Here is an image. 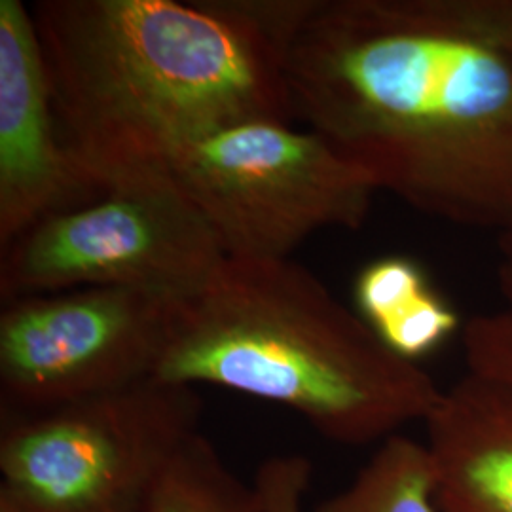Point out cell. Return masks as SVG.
<instances>
[{"label":"cell","instance_id":"6da1fadb","mask_svg":"<svg viewBox=\"0 0 512 512\" xmlns=\"http://www.w3.org/2000/svg\"><path fill=\"white\" fill-rule=\"evenodd\" d=\"M294 118L382 192L512 226V0H310L287 52Z\"/></svg>","mask_w":512,"mask_h":512},{"label":"cell","instance_id":"7a4b0ae2","mask_svg":"<svg viewBox=\"0 0 512 512\" xmlns=\"http://www.w3.org/2000/svg\"><path fill=\"white\" fill-rule=\"evenodd\" d=\"M308 2H37L55 110L93 181L109 192L222 129L293 122L287 52Z\"/></svg>","mask_w":512,"mask_h":512},{"label":"cell","instance_id":"3957f363","mask_svg":"<svg viewBox=\"0 0 512 512\" xmlns=\"http://www.w3.org/2000/svg\"><path fill=\"white\" fill-rule=\"evenodd\" d=\"M156 378L217 385L370 444L435 410L442 389L291 258H232L177 304Z\"/></svg>","mask_w":512,"mask_h":512},{"label":"cell","instance_id":"277c9868","mask_svg":"<svg viewBox=\"0 0 512 512\" xmlns=\"http://www.w3.org/2000/svg\"><path fill=\"white\" fill-rule=\"evenodd\" d=\"M196 387L156 376L54 408L2 414L0 497L19 512H143L200 433Z\"/></svg>","mask_w":512,"mask_h":512},{"label":"cell","instance_id":"5b68a950","mask_svg":"<svg viewBox=\"0 0 512 512\" xmlns=\"http://www.w3.org/2000/svg\"><path fill=\"white\" fill-rule=\"evenodd\" d=\"M169 173L232 258H289L317 230H357L380 192L323 135L275 120L209 135Z\"/></svg>","mask_w":512,"mask_h":512},{"label":"cell","instance_id":"8992f818","mask_svg":"<svg viewBox=\"0 0 512 512\" xmlns=\"http://www.w3.org/2000/svg\"><path fill=\"white\" fill-rule=\"evenodd\" d=\"M224 260L209 220L167 171L23 232L2 249L0 296L122 287L184 300Z\"/></svg>","mask_w":512,"mask_h":512},{"label":"cell","instance_id":"52a82bcc","mask_svg":"<svg viewBox=\"0 0 512 512\" xmlns=\"http://www.w3.org/2000/svg\"><path fill=\"white\" fill-rule=\"evenodd\" d=\"M181 300L86 287L8 300L0 313L2 414H25L156 376Z\"/></svg>","mask_w":512,"mask_h":512},{"label":"cell","instance_id":"ba28073f","mask_svg":"<svg viewBox=\"0 0 512 512\" xmlns=\"http://www.w3.org/2000/svg\"><path fill=\"white\" fill-rule=\"evenodd\" d=\"M105 194L61 128L31 8L0 0V249Z\"/></svg>","mask_w":512,"mask_h":512},{"label":"cell","instance_id":"9c48e42d","mask_svg":"<svg viewBox=\"0 0 512 512\" xmlns=\"http://www.w3.org/2000/svg\"><path fill=\"white\" fill-rule=\"evenodd\" d=\"M425 427L439 512H512V387L467 372Z\"/></svg>","mask_w":512,"mask_h":512},{"label":"cell","instance_id":"30bf717a","mask_svg":"<svg viewBox=\"0 0 512 512\" xmlns=\"http://www.w3.org/2000/svg\"><path fill=\"white\" fill-rule=\"evenodd\" d=\"M353 293L366 325L387 348L412 363L463 329L458 311L431 287L420 264L406 256H384L366 264Z\"/></svg>","mask_w":512,"mask_h":512},{"label":"cell","instance_id":"8fae6325","mask_svg":"<svg viewBox=\"0 0 512 512\" xmlns=\"http://www.w3.org/2000/svg\"><path fill=\"white\" fill-rule=\"evenodd\" d=\"M315 512H439L427 446L403 435L385 439L348 488Z\"/></svg>","mask_w":512,"mask_h":512},{"label":"cell","instance_id":"7c38bea8","mask_svg":"<svg viewBox=\"0 0 512 512\" xmlns=\"http://www.w3.org/2000/svg\"><path fill=\"white\" fill-rule=\"evenodd\" d=\"M143 512H262V503L198 433L165 465Z\"/></svg>","mask_w":512,"mask_h":512},{"label":"cell","instance_id":"4fadbf2b","mask_svg":"<svg viewBox=\"0 0 512 512\" xmlns=\"http://www.w3.org/2000/svg\"><path fill=\"white\" fill-rule=\"evenodd\" d=\"M497 285L501 294L497 310L478 313L463 325V353L469 374L512 387L511 262H501Z\"/></svg>","mask_w":512,"mask_h":512},{"label":"cell","instance_id":"5bb4252c","mask_svg":"<svg viewBox=\"0 0 512 512\" xmlns=\"http://www.w3.org/2000/svg\"><path fill=\"white\" fill-rule=\"evenodd\" d=\"M310 478V461L304 458L291 456L266 461L255 482L262 512H304Z\"/></svg>","mask_w":512,"mask_h":512},{"label":"cell","instance_id":"9a60e30c","mask_svg":"<svg viewBox=\"0 0 512 512\" xmlns=\"http://www.w3.org/2000/svg\"><path fill=\"white\" fill-rule=\"evenodd\" d=\"M497 245H499V251L503 255V262H511L512 264V226L509 230L497 234Z\"/></svg>","mask_w":512,"mask_h":512},{"label":"cell","instance_id":"2e32d148","mask_svg":"<svg viewBox=\"0 0 512 512\" xmlns=\"http://www.w3.org/2000/svg\"><path fill=\"white\" fill-rule=\"evenodd\" d=\"M0 512H19L10 501H6L4 497H0Z\"/></svg>","mask_w":512,"mask_h":512}]
</instances>
